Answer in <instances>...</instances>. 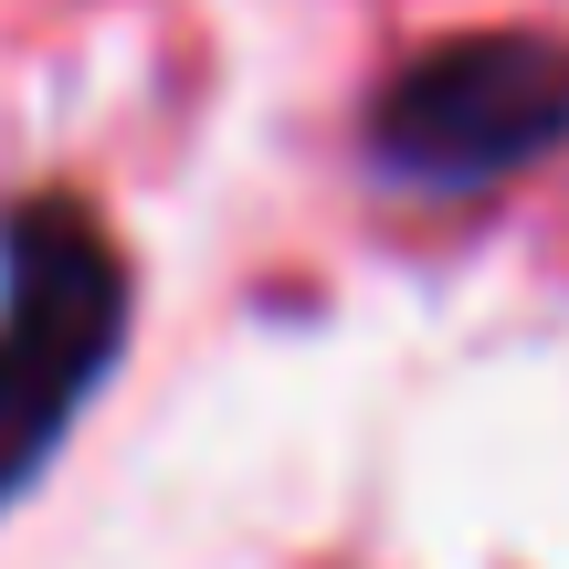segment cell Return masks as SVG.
<instances>
[{"label": "cell", "instance_id": "cell-1", "mask_svg": "<svg viewBox=\"0 0 569 569\" xmlns=\"http://www.w3.org/2000/svg\"><path fill=\"white\" fill-rule=\"evenodd\" d=\"M127 317L138 274L74 190H32L0 211V517L42 486L84 401L117 380Z\"/></svg>", "mask_w": 569, "mask_h": 569}, {"label": "cell", "instance_id": "cell-2", "mask_svg": "<svg viewBox=\"0 0 569 569\" xmlns=\"http://www.w3.org/2000/svg\"><path fill=\"white\" fill-rule=\"evenodd\" d=\"M369 169L411 201H475L569 148V42L559 32H453L390 63L359 127Z\"/></svg>", "mask_w": 569, "mask_h": 569}]
</instances>
